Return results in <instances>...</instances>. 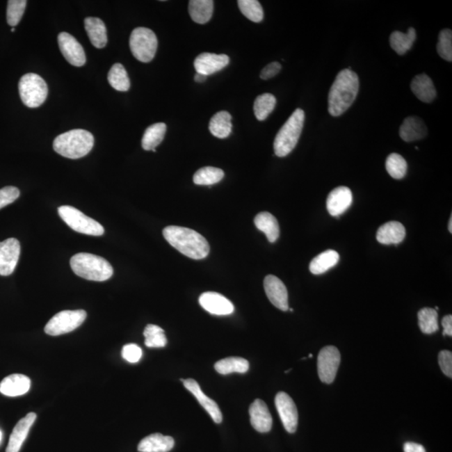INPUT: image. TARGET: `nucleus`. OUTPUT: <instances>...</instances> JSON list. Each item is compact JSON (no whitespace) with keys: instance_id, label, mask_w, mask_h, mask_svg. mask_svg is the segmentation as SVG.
<instances>
[{"instance_id":"28","label":"nucleus","mask_w":452,"mask_h":452,"mask_svg":"<svg viewBox=\"0 0 452 452\" xmlns=\"http://www.w3.org/2000/svg\"><path fill=\"white\" fill-rule=\"evenodd\" d=\"M209 129L211 134L218 138H228L232 131V115L226 111L213 115Z\"/></svg>"},{"instance_id":"10","label":"nucleus","mask_w":452,"mask_h":452,"mask_svg":"<svg viewBox=\"0 0 452 452\" xmlns=\"http://www.w3.org/2000/svg\"><path fill=\"white\" fill-rule=\"evenodd\" d=\"M341 362L339 349L326 346L321 349L318 357V372L320 380L330 385L334 381Z\"/></svg>"},{"instance_id":"23","label":"nucleus","mask_w":452,"mask_h":452,"mask_svg":"<svg viewBox=\"0 0 452 452\" xmlns=\"http://www.w3.org/2000/svg\"><path fill=\"white\" fill-rule=\"evenodd\" d=\"M405 229L400 222L390 221L381 225L377 232V241L383 245H398L404 241Z\"/></svg>"},{"instance_id":"7","label":"nucleus","mask_w":452,"mask_h":452,"mask_svg":"<svg viewBox=\"0 0 452 452\" xmlns=\"http://www.w3.org/2000/svg\"><path fill=\"white\" fill-rule=\"evenodd\" d=\"M131 54L143 63H149L154 58L158 49V39L153 31L138 27L131 32L129 40Z\"/></svg>"},{"instance_id":"30","label":"nucleus","mask_w":452,"mask_h":452,"mask_svg":"<svg viewBox=\"0 0 452 452\" xmlns=\"http://www.w3.org/2000/svg\"><path fill=\"white\" fill-rule=\"evenodd\" d=\"M339 255L335 250H328L312 259L309 269L312 274L321 275L334 267L339 261Z\"/></svg>"},{"instance_id":"36","label":"nucleus","mask_w":452,"mask_h":452,"mask_svg":"<svg viewBox=\"0 0 452 452\" xmlns=\"http://www.w3.org/2000/svg\"><path fill=\"white\" fill-rule=\"evenodd\" d=\"M225 174L220 168L204 167L197 171L194 175V183L197 186H213L224 178Z\"/></svg>"},{"instance_id":"27","label":"nucleus","mask_w":452,"mask_h":452,"mask_svg":"<svg viewBox=\"0 0 452 452\" xmlns=\"http://www.w3.org/2000/svg\"><path fill=\"white\" fill-rule=\"evenodd\" d=\"M254 222L257 228L265 234L267 240L271 243H274L277 241L280 236V227H279L276 218L271 213L269 212L259 213L255 218Z\"/></svg>"},{"instance_id":"53","label":"nucleus","mask_w":452,"mask_h":452,"mask_svg":"<svg viewBox=\"0 0 452 452\" xmlns=\"http://www.w3.org/2000/svg\"><path fill=\"white\" fill-rule=\"evenodd\" d=\"M15 28L12 29V30H11V31L13 32V33L15 32Z\"/></svg>"},{"instance_id":"15","label":"nucleus","mask_w":452,"mask_h":452,"mask_svg":"<svg viewBox=\"0 0 452 452\" xmlns=\"http://www.w3.org/2000/svg\"><path fill=\"white\" fill-rule=\"evenodd\" d=\"M199 302L205 311L213 315H231L235 311V307L229 299L213 291H207L201 295Z\"/></svg>"},{"instance_id":"17","label":"nucleus","mask_w":452,"mask_h":452,"mask_svg":"<svg viewBox=\"0 0 452 452\" xmlns=\"http://www.w3.org/2000/svg\"><path fill=\"white\" fill-rule=\"evenodd\" d=\"M229 63L228 56L207 52L196 57L194 65L197 73L208 76L221 71L222 69L227 67Z\"/></svg>"},{"instance_id":"25","label":"nucleus","mask_w":452,"mask_h":452,"mask_svg":"<svg viewBox=\"0 0 452 452\" xmlns=\"http://www.w3.org/2000/svg\"><path fill=\"white\" fill-rule=\"evenodd\" d=\"M410 88L418 99L426 102V104H430L437 97V90H435L433 81L426 74L414 76L412 84H410Z\"/></svg>"},{"instance_id":"18","label":"nucleus","mask_w":452,"mask_h":452,"mask_svg":"<svg viewBox=\"0 0 452 452\" xmlns=\"http://www.w3.org/2000/svg\"><path fill=\"white\" fill-rule=\"evenodd\" d=\"M250 424L260 433H269L273 427V417L268 407L261 400L255 401L249 408Z\"/></svg>"},{"instance_id":"1","label":"nucleus","mask_w":452,"mask_h":452,"mask_svg":"<svg viewBox=\"0 0 452 452\" xmlns=\"http://www.w3.org/2000/svg\"><path fill=\"white\" fill-rule=\"evenodd\" d=\"M360 90V79L351 68L344 69L337 76L328 93V112L339 117L355 102Z\"/></svg>"},{"instance_id":"9","label":"nucleus","mask_w":452,"mask_h":452,"mask_svg":"<svg viewBox=\"0 0 452 452\" xmlns=\"http://www.w3.org/2000/svg\"><path fill=\"white\" fill-rule=\"evenodd\" d=\"M86 318V312L84 310L60 312L48 322L45 328V332L51 336L68 334L79 328Z\"/></svg>"},{"instance_id":"6","label":"nucleus","mask_w":452,"mask_h":452,"mask_svg":"<svg viewBox=\"0 0 452 452\" xmlns=\"http://www.w3.org/2000/svg\"><path fill=\"white\" fill-rule=\"evenodd\" d=\"M19 92L24 105L35 108L47 100L48 86L42 77L35 73H28L19 82Z\"/></svg>"},{"instance_id":"40","label":"nucleus","mask_w":452,"mask_h":452,"mask_svg":"<svg viewBox=\"0 0 452 452\" xmlns=\"http://www.w3.org/2000/svg\"><path fill=\"white\" fill-rule=\"evenodd\" d=\"M238 6L246 18L255 23H260L264 17L260 2L257 0H239Z\"/></svg>"},{"instance_id":"33","label":"nucleus","mask_w":452,"mask_h":452,"mask_svg":"<svg viewBox=\"0 0 452 452\" xmlns=\"http://www.w3.org/2000/svg\"><path fill=\"white\" fill-rule=\"evenodd\" d=\"M249 362L241 357H229L217 362L216 371L220 375H229L232 373H245L249 371Z\"/></svg>"},{"instance_id":"46","label":"nucleus","mask_w":452,"mask_h":452,"mask_svg":"<svg viewBox=\"0 0 452 452\" xmlns=\"http://www.w3.org/2000/svg\"><path fill=\"white\" fill-rule=\"evenodd\" d=\"M282 65L279 63H271L262 69L261 78L262 80H268L276 76L281 72Z\"/></svg>"},{"instance_id":"37","label":"nucleus","mask_w":452,"mask_h":452,"mask_svg":"<svg viewBox=\"0 0 452 452\" xmlns=\"http://www.w3.org/2000/svg\"><path fill=\"white\" fill-rule=\"evenodd\" d=\"M277 100L273 94L265 93L257 97L254 104V113L259 121H264L273 112Z\"/></svg>"},{"instance_id":"22","label":"nucleus","mask_w":452,"mask_h":452,"mask_svg":"<svg viewBox=\"0 0 452 452\" xmlns=\"http://www.w3.org/2000/svg\"><path fill=\"white\" fill-rule=\"evenodd\" d=\"M428 133L424 121L419 117H408L400 129L401 138L405 142H414L424 138Z\"/></svg>"},{"instance_id":"14","label":"nucleus","mask_w":452,"mask_h":452,"mask_svg":"<svg viewBox=\"0 0 452 452\" xmlns=\"http://www.w3.org/2000/svg\"><path fill=\"white\" fill-rule=\"evenodd\" d=\"M264 289L267 298L273 305L282 311H289V293L280 279L269 275L264 280Z\"/></svg>"},{"instance_id":"42","label":"nucleus","mask_w":452,"mask_h":452,"mask_svg":"<svg viewBox=\"0 0 452 452\" xmlns=\"http://www.w3.org/2000/svg\"><path fill=\"white\" fill-rule=\"evenodd\" d=\"M437 51L442 59L451 63L452 60V32L449 29L439 32Z\"/></svg>"},{"instance_id":"24","label":"nucleus","mask_w":452,"mask_h":452,"mask_svg":"<svg viewBox=\"0 0 452 452\" xmlns=\"http://www.w3.org/2000/svg\"><path fill=\"white\" fill-rule=\"evenodd\" d=\"M175 446V439L159 433L147 435L138 446L140 452H168Z\"/></svg>"},{"instance_id":"3","label":"nucleus","mask_w":452,"mask_h":452,"mask_svg":"<svg viewBox=\"0 0 452 452\" xmlns=\"http://www.w3.org/2000/svg\"><path fill=\"white\" fill-rule=\"evenodd\" d=\"M94 145V137L90 131L74 129L57 136L53 149L65 158L77 159L85 157Z\"/></svg>"},{"instance_id":"51","label":"nucleus","mask_w":452,"mask_h":452,"mask_svg":"<svg viewBox=\"0 0 452 452\" xmlns=\"http://www.w3.org/2000/svg\"><path fill=\"white\" fill-rule=\"evenodd\" d=\"M2 437H3V435H2L1 430H0V442H1V441H2Z\"/></svg>"},{"instance_id":"43","label":"nucleus","mask_w":452,"mask_h":452,"mask_svg":"<svg viewBox=\"0 0 452 452\" xmlns=\"http://www.w3.org/2000/svg\"><path fill=\"white\" fill-rule=\"evenodd\" d=\"M20 192L18 188L7 186L0 190V209L14 203L19 197Z\"/></svg>"},{"instance_id":"16","label":"nucleus","mask_w":452,"mask_h":452,"mask_svg":"<svg viewBox=\"0 0 452 452\" xmlns=\"http://www.w3.org/2000/svg\"><path fill=\"white\" fill-rule=\"evenodd\" d=\"M183 383L184 387L197 398L200 404L207 410L209 416L212 418V420L217 423V424H220L222 420H223V416H222L220 407L217 405V403L211 400V398H209L202 392L198 382L196 380L193 379L184 380Z\"/></svg>"},{"instance_id":"49","label":"nucleus","mask_w":452,"mask_h":452,"mask_svg":"<svg viewBox=\"0 0 452 452\" xmlns=\"http://www.w3.org/2000/svg\"><path fill=\"white\" fill-rule=\"evenodd\" d=\"M207 79V76L202 75V74L196 73V75L195 76V81L196 82H199V83H201V82H204Z\"/></svg>"},{"instance_id":"26","label":"nucleus","mask_w":452,"mask_h":452,"mask_svg":"<svg viewBox=\"0 0 452 452\" xmlns=\"http://www.w3.org/2000/svg\"><path fill=\"white\" fill-rule=\"evenodd\" d=\"M85 28L90 42L98 49L104 48L108 43V35L105 24L99 18L85 19Z\"/></svg>"},{"instance_id":"47","label":"nucleus","mask_w":452,"mask_h":452,"mask_svg":"<svg viewBox=\"0 0 452 452\" xmlns=\"http://www.w3.org/2000/svg\"><path fill=\"white\" fill-rule=\"evenodd\" d=\"M442 323L444 328L443 335L451 337L452 336V316L446 315L444 316Z\"/></svg>"},{"instance_id":"13","label":"nucleus","mask_w":452,"mask_h":452,"mask_svg":"<svg viewBox=\"0 0 452 452\" xmlns=\"http://www.w3.org/2000/svg\"><path fill=\"white\" fill-rule=\"evenodd\" d=\"M58 43L61 53L70 64L77 67L85 65L86 60L84 49L75 37L67 32H61L58 35Z\"/></svg>"},{"instance_id":"29","label":"nucleus","mask_w":452,"mask_h":452,"mask_svg":"<svg viewBox=\"0 0 452 452\" xmlns=\"http://www.w3.org/2000/svg\"><path fill=\"white\" fill-rule=\"evenodd\" d=\"M213 11L212 0H191L188 12L191 17L197 24H204L211 20Z\"/></svg>"},{"instance_id":"21","label":"nucleus","mask_w":452,"mask_h":452,"mask_svg":"<svg viewBox=\"0 0 452 452\" xmlns=\"http://www.w3.org/2000/svg\"><path fill=\"white\" fill-rule=\"evenodd\" d=\"M31 385V382L29 377L20 373H14L1 381L0 393L9 397L23 396L30 390Z\"/></svg>"},{"instance_id":"31","label":"nucleus","mask_w":452,"mask_h":452,"mask_svg":"<svg viewBox=\"0 0 452 452\" xmlns=\"http://www.w3.org/2000/svg\"><path fill=\"white\" fill-rule=\"evenodd\" d=\"M417 40V32L414 28H410L406 34L400 31H394L390 35V45L398 55H405L410 50Z\"/></svg>"},{"instance_id":"44","label":"nucleus","mask_w":452,"mask_h":452,"mask_svg":"<svg viewBox=\"0 0 452 452\" xmlns=\"http://www.w3.org/2000/svg\"><path fill=\"white\" fill-rule=\"evenodd\" d=\"M142 355V349L137 344H129L122 348V356L123 359L129 362V363H138L141 360Z\"/></svg>"},{"instance_id":"12","label":"nucleus","mask_w":452,"mask_h":452,"mask_svg":"<svg viewBox=\"0 0 452 452\" xmlns=\"http://www.w3.org/2000/svg\"><path fill=\"white\" fill-rule=\"evenodd\" d=\"M20 243L15 238L0 241V276H10L18 264Z\"/></svg>"},{"instance_id":"2","label":"nucleus","mask_w":452,"mask_h":452,"mask_svg":"<svg viewBox=\"0 0 452 452\" xmlns=\"http://www.w3.org/2000/svg\"><path fill=\"white\" fill-rule=\"evenodd\" d=\"M163 234L172 248L194 260H201L209 253L207 239L191 229L170 225L163 229Z\"/></svg>"},{"instance_id":"41","label":"nucleus","mask_w":452,"mask_h":452,"mask_svg":"<svg viewBox=\"0 0 452 452\" xmlns=\"http://www.w3.org/2000/svg\"><path fill=\"white\" fill-rule=\"evenodd\" d=\"M27 1L26 0H10L7 8V22L9 26L15 27L18 26L26 10Z\"/></svg>"},{"instance_id":"34","label":"nucleus","mask_w":452,"mask_h":452,"mask_svg":"<svg viewBox=\"0 0 452 452\" xmlns=\"http://www.w3.org/2000/svg\"><path fill=\"white\" fill-rule=\"evenodd\" d=\"M108 81L115 90L119 92H127L130 88V80L127 72L120 63L113 65L108 73Z\"/></svg>"},{"instance_id":"11","label":"nucleus","mask_w":452,"mask_h":452,"mask_svg":"<svg viewBox=\"0 0 452 452\" xmlns=\"http://www.w3.org/2000/svg\"><path fill=\"white\" fill-rule=\"evenodd\" d=\"M275 405L287 433H295L298 428V412L293 398L285 392H279L275 398Z\"/></svg>"},{"instance_id":"52","label":"nucleus","mask_w":452,"mask_h":452,"mask_svg":"<svg viewBox=\"0 0 452 452\" xmlns=\"http://www.w3.org/2000/svg\"><path fill=\"white\" fill-rule=\"evenodd\" d=\"M289 310L290 312H293V308H289Z\"/></svg>"},{"instance_id":"4","label":"nucleus","mask_w":452,"mask_h":452,"mask_svg":"<svg viewBox=\"0 0 452 452\" xmlns=\"http://www.w3.org/2000/svg\"><path fill=\"white\" fill-rule=\"evenodd\" d=\"M70 264L74 273L86 280L104 282L113 275L110 263L96 255L78 253L72 257Z\"/></svg>"},{"instance_id":"39","label":"nucleus","mask_w":452,"mask_h":452,"mask_svg":"<svg viewBox=\"0 0 452 452\" xmlns=\"http://www.w3.org/2000/svg\"><path fill=\"white\" fill-rule=\"evenodd\" d=\"M385 166L388 174L396 179L404 178L408 168L405 159L398 154H390L386 159Z\"/></svg>"},{"instance_id":"50","label":"nucleus","mask_w":452,"mask_h":452,"mask_svg":"<svg viewBox=\"0 0 452 452\" xmlns=\"http://www.w3.org/2000/svg\"><path fill=\"white\" fill-rule=\"evenodd\" d=\"M448 229H449L450 233H452V216H451L449 224H448Z\"/></svg>"},{"instance_id":"32","label":"nucleus","mask_w":452,"mask_h":452,"mask_svg":"<svg viewBox=\"0 0 452 452\" xmlns=\"http://www.w3.org/2000/svg\"><path fill=\"white\" fill-rule=\"evenodd\" d=\"M167 126L166 123L159 122L147 127L142 139L143 149L153 151L162 143L166 136Z\"/></svg>"},{"instance_id":"35","label":"nucleus","mask_w":452,"mask_h":452,"mask_svg":"<svg viewBox=\"0 0 452 452\" xmlns=\"http://www.w3.org/2000/svg\"><path fill=\"white\" fill-rule=\"evenodd\" d=\"M437 319V312L433 308H422L418 312L419 327L423 334H433L437 332L439 330Z\"/></svg>"},{"instance_id":"48","label":"nucleus","mask_w":452,"mask_h":452,"mask_svg":"<svg viewBox=\"0 0 452 452\" xmlns=\"http://www.w3.org/2000/svg\"><path fill=\"white\" fill-rule=\"evenodd\" d=\"M405 452H426L425 447L420 444L414 442H406L404 445Z\"/></svg>"},{"instance_id":"8","label":"nucleus","mask_w":452,"mask_h":452,"mask_svg":"<svg viewBox=\"0 0 452 452\" xmlns=\"http://www.w3.org/2000/svg\"><path fill=\"white\" fill-rule=\"evenodd\" d=\"M58 213L61 219L73 231L93 236H101L104 234V226L76 208L64 205L58 209Z\"/></svg>"},{"instance_id":"45","label":"nucleus","mask_w":452,"mask_h":452,"mask_svg":"<svg viewBox=\"0 0 452 452\" xmlns=\"http://www.w3.org/2000/svg\"><path fill=\"white\" fill-rule=\"evenodd\" d=\"M439 367L447 377L452 378V353L451 351L443 350L438 356Z\"/></svg>"},{"instance_id":"20","label":"nucleus","mask_w":452,"mask_h":452,"mask_svg":"<svg viewBox=\"0 0 452 452\" xmlns=\"http://www.w3.org/2000/svg\"><path fill=\"white\" fill-rule=\"evenodd\" d=\"M37 418L35 413H29L15 426L10 437L6 452H19Z\"/></svg>"},{"instance_id":"38","label":"nucleus","mask_w":452,"mask_h":452,"mask_svg":"<svg viewBox=\"0 0 452 452\" xmlns=\"http://www.w3.org/2000/svg\"><path fill=\"white\" fill-rule=\"evenodd\" d=\"M143 335L145 337V345L149 348H163L168 343L166 334L163 328L149 324L145 328Z\"/></svg>"},{"instance_id":"19","label":"nucleus","mask_w":452,"mask_h":452,"mask_svg":"<svg viewBox=\"0 0 452 452\" xmlns=\"http://www.w3.org/2000/svg\"><path fill=\"white\" fill-rule=\"evenodd\" d=\"M353 203V194L350 188L340 186L334 188L328 195L327 209L332 216L338 217L347 211Z\"/></svg>"},{"instance_id":"5","label":"nucleus","mask_w":452,"mask_h":452,"mask_svg":"<svg viewBox=\"0 0 452 452\" xmlns=\"http://www.w3.org/2000/svg\"><path fill=\"white\" fill-rule=\"evenodd\" d=\"M305 113L303 110L297 109L291 114L284 125L275 138L274 151L277 157L283 158L289 155L297 146L302 134Z\"/></svg>"},{"instance_id":"54","label":"nucleus","mask_w":452,"mask_h":452,"mask_svg":"<svg viewBox=\"0 0 452 452\" xmlns=\"http://www.w3.org/2000/svg\"><path fill=\"white\" fill-rule=\"evenodd\" d=\"M308 357H312V353H309V355H308Z\"/></svg>"}]
</instances>
